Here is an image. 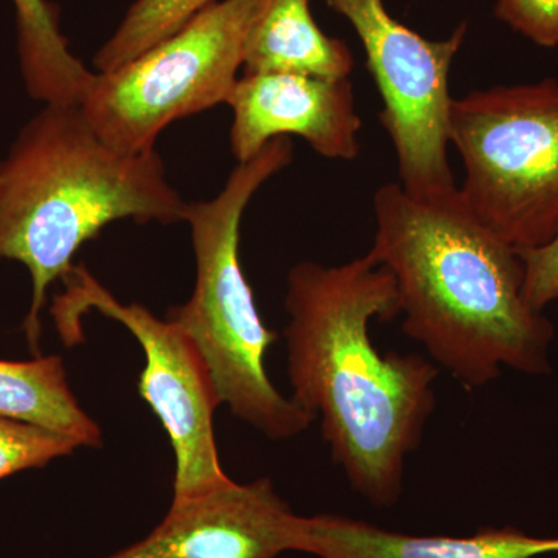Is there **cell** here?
Here are the masks:
<instances>
[{
  "label": "cell",
  "mask_w": 558,
  "mask_h": 558,
  "mask_svg": "<svg viewBox=\"0 0 558 558\" xmlns=\"http://www.w3.org/2000/svg\"><path fill=\"white\" fill-rule=\"evenodd\" d=\"M459 186L476 218L519 252L558 231V81L495 86L451 102Z\"/></svg>",
  "instance_id": "obj_5"
},
{
  "label": "cell",
  "mask_w": 558,
  "mask_h": 558,
  "mask_svg": "<svg viewBox=\"0 0 558 558\" xmlns=\"http://www.w3.org/2000/svg\"><path fill=\"white\" fill-rule=\"evenodd\" d=\"M524 264V296L543 312L558 300V231L543 247L520 252Z\"/></svg>",
  "instance_id": "obj_18"
},
{
  "label": "cell",
  "mask_w": 558,
  "mask_h": 558,
  "mask_svg": "<svg viewBox=\"0 0 558 558\" xmlns=\"http://www.w3.org/2000/svg\"><path fill=\"white\" fill-rule=\"evenodd\" d=\"M213 2L215 0H135L119 28L95 54L97 73L110 72L134 60L178 32Z\"/></svg>",
  "instance_id": "obj_15"
},
{
  "label": "cell",
  "mask_w": 558,
  "mask_h": 558,
  "mask_svg": "<svg viewBox=\"0 0 558 558\" xmlns=\"http://www.w3.org/2000/svg\"><path fill=\"white\" fill-rule=\"evenodd\" d=\"M306 517L296 515L267 478L234 481L172 501L148 537L108 558H278L303 553Z\"/></svg>",
  "instance_id": "obj_9"
},
{
  "label": "cell",
  "mask_w": 558,
  "mask_h": 558,
  "mask_svg": "<svg viewBox=\"0 0 558 558\" xmlns=\"http://www.w3.org/2000/svg\"><path fill=\"white\" fill-rule=\"evenodd\" d=\"M325 2L362 40L384 102L379 120L395 148L400 185L416 196L457 189L449 161L450 70L468 24L433 40L395 20L384 0Z\"/></svg>",
  "instance_id": "obj_8"
},
{
  "label": "cell",
  "mask_w": 558,
  "mask_h": 558,
  "mask_svg": "<svg viewBox=\"0 0 558 558\" xmlns=\"http://www.w3.org/2000/svg\"><path fill=\"white\" fill-rule=\"evenodd\" d=\"M303 553L318 558H537L558 554V537L481 529L468 537L411 535L341 515L306 517Z\"/></svg>",
  "instance_id": "obj_11"
},
{
  "label": "cell",
  "mask_w": 558,
  "mask_h": 558,
  "mask_svg": "<svg viewBox=\"0 0 558 558\" xmlns=\"http://www.w3.org/2000/svg\"><path fill=\"white\" fill-rule=\"evenodd\" d=\"M16 10L17 54L25 90L43 105H81L90 72L69 50L57 7L47 0H11Z\"/></svg>",
  "instance_id": "obj_14"
},
{
  "label": "cell",
  "mask_w": 558,
  "mask_h": 558,
  "mask_svg": "<svg viewBox=\"0 0 558 558\" xmlns=\"http://www.w3.org/2000/svg\"><path fill=\"white\" fill-rule=\"evenodd\" d=\"M189 205L156 149L120 153L95 134L80 105H44L0 161V259L31 274L28 343L38 347L47 292L87 241L121 219L185 222Z\"/></svg>",
  "instance_id": "obj_3"
},
{
  "label": "cell",
  "mask_w": 558,
  "mask_h": 558,
  "mask_svg": "<svg viewBox=\"0 0 558 558\" xmlns=\"http://www.w3.org/2000/svg\"><path fill=\"white\" fill-rule=\"evenodd\" d=\"M78 449L72 439L39 425L0 417V480L39 469Z\"/></svg>",
  "instance_id": "obj_16"
},
{
  "label": "cell",
  "mask_w": 558,
  "mask_h": 558,
  "mask_svg": "<svg viewBox=\"0 0 558 558\" xmlns=\"http://www.w3.org/2000/svg\"><path fill=\"white\" fill-rule=\"evenodd\" d=\"M284 307L290 399L319 421L349 487L376 509L395 508L438 379L429 360L381 354L371 340L374 319L400 317L395 278L369 253L340 266L304 260L289 271Z\"/></svg>",
  "instance_id": "obj_1"
},
{
  "label": "cell",
  "mask_w": 558,
  "mask_h": 558,
  "mask_svg": "<svg viewBox=\"0 0 558 558\" xmlns=\"http://www.w3.org/2000/svg\"><path fill=\"white\" fill-rule=\"evenodd\" d=\"M292 159L290 138H274L238 163L215 199L189 205L196 282L191 299L168 312L199 351L220 403L274 440L295 438L315 421L267 376L266 354L278 336L264 325L242 270L241 223L253 196Z\"/></svg>",
  "instance_id": "obj_4"
},
{
  "label": "cell",
  "mask_w": 558,
  "mask_h": 558,
  "mask_svg": "<svg viewBox=\"0 0 558 558\" xmlns=\"http://www.w3.org/2000/svg\"><path fill=\"white\" fill-rule=\"evenodd\" d=\"M371 256L395 278L402 329L469 389L510 368L550 373L554 328L524 296L519 250L487 229L459 186L416 196L400 183L374 194Z\"/></svg>",
  "instance_id": "obj_2"
},
{
  "label": "cell",
  "mask_w": 558,
  "mask_h": 558,
  "mask_svg": "<svg viewBox=\"0 0 558 558\" xmlns=\"http://www.w3.org/2000/svg\"><path fill=\"white\" fill-rule=\"evenodd\" d=\"M245 75L293 73L349 78L354 57L341 39L319 31L311 0H260L244 50Z\"/></svg>",
  "instance_id": "obj_12"
},
{
  "label": "cell",
  "mask_w": 558,
  "mask_h": 558,
  "mask_svg": "<svg viewBox=\"0 0 558 558\" xmlns=\"http://www.w3.org/2000/svg\"><path fill=\"white\" fill-rule=\"evenodd\" d=\"M226 105L233 112L230 146L238 163L258 156L271 140L289 135L306 140L329 160L351 161L360 154L362 119L349 78L244 73Z\"/></svg>",
  "instance_id": "obj_10"
},
{
  "label": "cell",
  "mask_w": 558,
  "mask_h": 558,
  "mask_svg": "<svg viewBox=\"0 0 558 558\" xmlns=\"http://www.w3.org/2000/svg\"><path fill=\"white\" fill-rule=\"evenodd\" d=\"M259 3L215 0L134 60L95 72L80 105L95 134L120 153H149L171 123L226 105Z\"/></svg>",
  "instance_id": "obj_6"
},
{
  "label": "cell",
  "mask_w": 558,
  "mask_h": 558,
  "mask_svg": "<svg viewBox=\"0 0 558 558\" xmlns=\"http://www.w3.org/2000/svg\"><path fill=\"white\" fill-rule=\"evenodd\" d=\"M62 282L65 290L54 299L51 315L65 343L81 339V318L97 311L123 325L142 347L145 368L138 391L160 418L174 450L172 501L199 497L229 483L213 427L219 396L190 337L142 304L120 303L84 266H73Z\"/></svg>",
  "instance_id": "obj_7"
},
{
  "label": "cell",
  "mask_w": 558,
  "mask_h": 558,
  "mask_svg": "<svg viewBox=\"0 0 558 558\" xmlns=\"http://www.w3.org/2000/svg\"><path fill=\"white\" fill-rule=\"evenodd\" d=\"M495 14L537 46H558V0H497Z\"/></svg>",
  "instance_id": "obj_17"
},
{
  "label": "cell",
  "mask_w": 558,
  "mask_h": 558,
  "mask_svg": "<svg viewBox=\"0 0 558 558\" xmlns=\"http://www.w3.org/2000/svg\"><path fill=\"white\" fill-rule=\"evenodd\" d=\"M0 417L60 433L78 447L101 446V429L81 409L58 355L27 362L0 359Z\"/></svg>",
  "instance_id": "obj_13"
}]
</instances>
